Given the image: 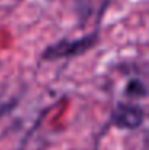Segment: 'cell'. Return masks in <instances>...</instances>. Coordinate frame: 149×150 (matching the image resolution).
<instances>
[{
	"mask_svg": "<svg viewBox=\"0 0 149 150\" xmlns=\"http://www.w3.org/2000/svg\"><path fill=\"white\" fill-rule=\"evenodd\" d=\"M96 40V35H88L85 38H79V40H63L56 45H51L47 48L43 53V59H59V58H67V56L80 54V53L87 51Z\"/></svg>",
	"mask_w": 149,
	"mask_h": 150,
	"instance_id": "obj_1",
	"label": "cell"
},
{
	"mask_svg": "<svg viewBox=\"0 0 149 150\" xmlns=\"http://www.w3.org/2000/svg\"><path fill=\"white\" fill-rule=\"evenodd\" d=\"M112 121L119 128H138L143 123V110L138 109L135 105L128 104H120L115 107V110L112 112Z\"/></svg>",
	"mask_w": 149,
	"mask_h": 150,
	"instance_id": "obj_2",
	"label": "cell"
},
{
	"mask_svg": "<svg viewBox=\"0 0 149 150\" xmlns=\"http://www.w3.org/2000/svg\"><path fill=\"white\" fill-rule=\"evenodd\" d=\"M127 94H130V96H143V94H146V88H144V85L141 83V81L132 80L128 83V86H127Z\"/></svg>",
	"mask_w": 149,
	"mask_h": 150,
	"instance_id": "obj_3",
	"label": "cell"
}]
</instances>
